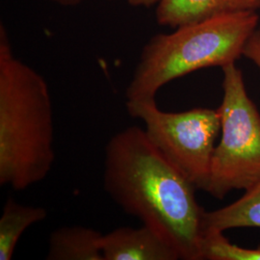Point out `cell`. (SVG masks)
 <instances>
[{"mask_svg":"<svg viewBox=\"0 0 260 260\" xmlns=\"http://www.w3.org/2000/svg\"><path fill=\"white\" fill-rule=\"evenodd\" d=\"M47 217L46 208L20 205L15 199L9 198L0 217V260L12 259L24 232Z\"/></svg>","mask_w":260,"mask_h":260,"instance_id":"30bf717a","label":"cell"},{"mask_svg":"<svg viewBox=\"0 0 260 260\" xmlns=\"http://www.w3.org/2000/svg\"><path fill=\"white\" fill-rule=\"evenodd\" d=\"M260 0H162L156 20L162 26L177 28L228 14L257 11Z\"/></svg>","mask_w":260,"mask_h":260,"instance_id":"52a82bcc","label":"cell"},{"mask_svg":"<svg viewBox=\"0 0 260 260\" xmlns=\"http://www.w3.org/2000/svg\"><path fill=\"white\" fill-rule=\"evenodd\" d=\"M202 260H260V246L251 249L233 244L220 232H205L201 241Z\"/></svg>","mask_w":260,"mask_h":260,"instance_id":"8fae6325","label":"cell"},{"mask_svg":"<svg viewBox=\"0 0 260 260\" xmlns=\"http://www.w3.org/2000/svg\"><path fill=\"white\" fill-rule=\"evenodd\" d=\"M55 160L53 108L45 78L18 59L0 25V185L22 191Z\"/></svg>","mask_w":260,"mask_h":260,"instance_id":"7a4b0ae2","label":"cell"},{"mask_svg":"<svg viewBox=\"0 0 260 260\" xmlns=\"http://www.w3.org/2000/svg\"><path fill=\"white\" fill-rule=\"evenodd\" d=\"M259 25L255 11L205 19L151 38L125 91L126 102L155 100L166 84L196 71L235 63Z\"/></svg>","mask_w":260,"mask_h":260,"instance_id":"3957f363","label":"cell"},{"mask_svg":"<svg viewBox=\"0 0 260 260\" xmlns=\"http://www.w3.org/2000/svg\"><path fill=\"white\" fill-rule=\"evenodd\" d=\"M239 228L260 229V181L245 190V194L233 204L204 213V233H223Z\"/></svg>","mask_w":260,"mask_h":260,"instance_id":"9c48e42d","label":"cell"},{"mask_svg":"<svg viewBox=\"0 0 260 260\" xmlns=\"http://www.w3.org/2000/svg\"><path fill=\"white\" fill-rule=\"evenodd\" d=\"M125 105L130 117L144 122L151 144L197 190L206 191L215 143L221 133L218 109L164 112L158 108L155 100L126 102Z\"/></svg>","mask_w":260,"mask_h":260,"instance_id":"5b68a950","label":"cell"},{"mask_svg":"<svg viewBox=\"0 0 260 260\" xmlns=\"http://www.w3.org/2000/svg\"><path fill=\"white\" fill-rule=\"evenodd\" d=\"M222 70L221 140L214 150L205 191L219 200L260 181V113L248 95L241 70L235 63Z\"/></svg>","mask_w":260,"mask_h":260,"instance_id":"277c9868","label":"cell"},{"mask_svg":"<svg viewBox=\"0 0 260 260\" xmlns=\"http://www.w3.org/2000/svg\"><path fill=\"white\" fill-rule=\"evenodd\" d=\"M103 188L125 213L162 236L183 260H202L203 218L195 186L149 141L128 126L104 149Z\"/></svg>","mask_w":260,"mask_h":260,"instance_id":"6da1fadb","label":"cell"},{"mask_svg":"<svg viewBox=\"0 0 260 260\" xmlns=\"http://www.w3.org/2000/svg\"><path fill=\"white\" fill-rule=\"evenodd\" d=\"M103 233L82 225L61 226L50 233L47 260H104Z\"/></svg>","mask_w":260,"mask_h":260,"instance_id":"ba28073f","label":"cell"},{"mask_svg":"<svg viewBox=\"0 0 260 260\" xmlns=\"http://www.w3.org/2000/svg\"><path fill=\"white\" fill-rule=\"evenodd\" d=\"M104 260H177V251L153 230L118 228L103 235Z\"/></svg>","mask_w":260,"mask_h":260,"instance_id":"8992f818","label":"cell"},{"mask_svg":"<svg viewBox=\"0 0 260 260\" xmlns=\"http://www.w3.org/2000/svg\"><path fill=\"white\" fill-rule=\"evenodd\" d=\"M132 6H143V7H150L153 5H158L162 0H125Z\"/></svg>","mask_w":260,"mask_h":260,"instance_id":"4fadbf2b","label":"cell"},{"mask_svg":"<svg viewBox=\"0 0 260 260\" xmlns=\"http://www.w3.org/2000/svg\"><path fill=\"white\" fill-rule=\"evenodd\" d=\"M50 1H53L57 4H60V5H63V6H75V5H78V4L82 3L86 0H50Z\"/></svg>","mask_w":260,"mask_h":260,"instance_id":"5bb4252c","label":"cell"},{"mask_svg":"<svg viewBox=\"0 0 260 260\" xmlns=\"http://www.w3.org/2000/svg\"><path fill=\"white\" fill-rule=\"evenodd\" d=\"M243 56L260 70V25L253 31L243 50Z\"/></svg>","mask_w":260,"mask_h":260,"instance_id":"7c38bea8","label":"cell"}]
</instances>
